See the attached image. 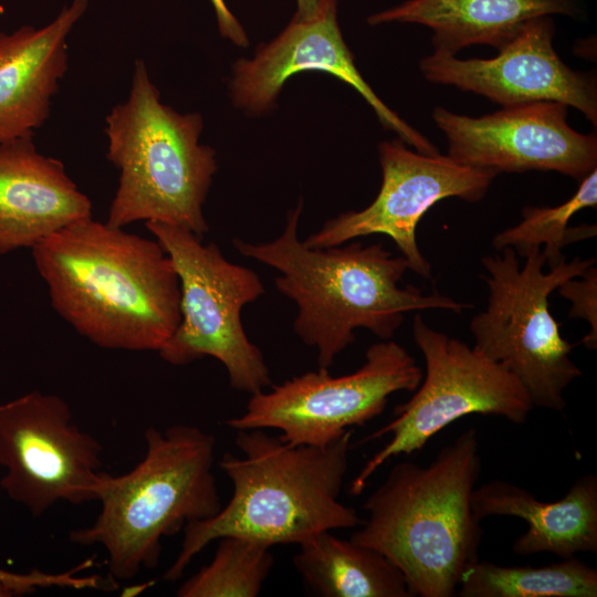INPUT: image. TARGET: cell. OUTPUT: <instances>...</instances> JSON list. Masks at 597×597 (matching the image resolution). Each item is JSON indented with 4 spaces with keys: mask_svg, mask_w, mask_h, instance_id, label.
Returning <instances> with one entry per match:
<instances>
[{
    "mask_svg": "<svg viewBox=\"0 0 597 597\" xmlns=\"http://www.w3.org/2000/svg\"><path fill=\"white\" fill-rule=\"evenodd\" d=\"M54 311L102 348L159 352L180 322V287L157 240L92 217L32 249Z\"/></svg>",
    "mask_w": 597,
    "mask_h": 597,
    "instance_id": "6da1fadb",
    "label": "cell"
},
{
    "mask_svg": "<svg viewBox=\"0 0 597 597\" xmlns=\"http://www.w3.org/2000/svg\"><path fill=\"white\" fill-rule=\"evenodd\" d=\"M303 202L287 212L283 232L274 240L250 243L233 239L243 256L275 269V286L297 306L293 329L317 349V364L328 368L365 328L380 341L391 339L405 314L423 310L461 313L470 304L413 285L399 286L409 270L381 242H360L313 249L298 238Z\"/></svg>",
    "mask_w": 597,
    "mask_h": 597,
    "instance_id": "7a4b0ae2",
    "label": "cell"
},
{
    "mask_svg": "<svg viewBox=\"0 0 597 597\" xmlns=\"http://www.w3.org/2000/svg\"><path fill=\"white\" fill-rule=\"evenodd\" d=\"M352 430L332 443L291 444L263 429L237 430L242 457L224 453L220 469L233 492L213 516L184 527L180 551L163 575L178 580L208 544L235 535L276 544H300L310 536L362 523L338 501L348 467Z\"/></svg>",
    "mask_w": 597,
    "mask_h": 597,
    "instance_id": "3957f363",
    "label": "cell"
},
{
    "mask_svg": "<svg viewBox=\"0 0 597 597\" xmlns=\"http://www.w3.org/2000/svg\"><path fill=\"white\" fill-rule=\"evenodd\" d=\"M478 432L463 431L426 467L404 461L367 498L350 540L390 559L413 596H454L476 561L481 521L471 499L481 473Z\"/></svg>",
    "mask_w": 597,
    "mask_h": 597,
    "instance_id": "277c9868",
    "label": "cell"
},
{
    "mask_svg": "<svg viewBox=\"0 0 597 597\" xmlns=\"http://www.w3.org/2000/svg\"><path fill=\"white\" fill-rule=\"evenodd\" d=\"M145 454L127 473L102 472L95 494L101 511L90 526L72 530L69 541L101 545L111 577L134 578L157 567L161 540L222 507L213 474L214 437L177 423L145 431Z\"/></svg>",
    "mask_w": 597,
    "mask_h": 597,
    "instance_id": "5b68a950",
    "label": "cell"
},
{
    "mask_svg": "<svg viewBox=\"0 0 597 597\" xmlns=\"http://www.w3.org/2000/svg\"><path fill=\"white\" fill-rule=\"evenodd\" d=\"M202 127L200 114L161 102L146 63L136 60L127 98L105 118L106 157L119 172L105 222H161L203 238V203L217 163L214 150L199 142Z\"/></svg>",
    "mask_w": 597,
    "mask_h": 597,
    "instance_id": "8992f818",
    "label": "cell"
},
{
    "mask_svg": "<svg viewBox=\"0 0 597 597\" xmlns=\"http://www.w3.org/2000/svg\"><path fill=\"white\" fill-rule=\"evenodd\" d=\"M481 260L489 296L484 311L470 322L473 347L504 366L527 391L533 406L552 410L566 407L564 390L580 368L570 358L574 344L561 334L549 310V295L565 281L582 276L596 260L562 259L546 265L542 249L532 248L521 266L512 248Z\"/></svg>",
    "mask_w": 597,
    "mask_h": 597,
    "instance_id": "52a82bcc",
    "label": "cell"
},
{
    "mask_svg": "<svg viewBox=\"0 0 597 597\" xmlns=\"http://www.w3.org/2000/svg\"><path fill=\"white\" fill-rule=\"evenodd\" d=\"M145 224L169 255L180 287V322L159 356L176 366L211 356L224 366L233 389L251 395L271 386L264 357L241 322L242 308L264 294L259 275L188 229Z\"/></svg>",
    "mask_w": 597,
    "mask_h": 597,
    "instance_id": "ba28073f",
    "label": "cell"
},
{
    "mask_svg": "<svg viewBox=\"0 0 597 597\" xmlns=\"http://www.w3.org/2000/svg\"><path fill=\"white\" fill-rule=\"evenodd\" d=\"M412 336L425 358V376L413 396L395 407L394 419L362 441L390 436L352 481L354 496L363 493L370 476L388 460L421 450L457 419L479 413L523 425L534 408L523 385L504 366L433 329L420 314L413 316Z\"/></svg>",
    "mask_w": 597,
    "mask_h": 597,
    "instance_id": "9c48e42d",
    "label": "cell"
},
{
    "mask_svg": "<svg viewBox=\"0 0 597 597\" xmlns=\"http://www.w3.org/2000/svg\"><path fill=\"white\" fill-rule=\"evenodd\" d=\"M422 376L405 347L380 341L368 347L354 373L333 377L328 368L320 367L251 395L245 411L227 420V426L277 429L291 444L324 447L380 415L394 392L415 391Z\"/></svg>",
    "mask_w": 597,
    "mask_h": 597,
    "instance_id": "30bf717a",
    "label": "cell"
},
{
    "mask_svg": "<svg viewBox=\"0 0 597 597\" xmlns=\"http://www.w3.org/2000/svg\"><path fill=\"white\" fill-rule=\"evenodd\" d=\"M102 451L60 396L35 390L0 404V486L34 517L95 500Z\"/></svg>",
    "mask_w": 597,
    "mask_h": 597,
    "instance_id": "8fae6325",
    "label": "cell"
},
{
    "mask_svg": "<svg viewBox=\"0 0 597 597\" xmlns=\"http://www.w3.org/2000/svg\"><path fill=\"white\" fill-rule=\"evenodd\" d=\"M383 180L374 201L359 211L333 218L303 240L313 249L344 244L370 234L389 237L409 270L430 280L431 265L417 242V227L437 202L457 197L468 202L484 198L495 175L457 163L448 155L412 151L399 138L378 146Z\"/></svg>",
    "mask_w": 597,
    "mask_h": 597,
    "instance_id": "7c38bea8",
    "label": "cell"
},
{
    "mask_svg": "<svg viewBox=\"0 0 597 597\" xmlns=\"http://www.w3.org/2000/svg\"><path fill=\"white\" fill-rule=\"evenodd\" d=\"M568 106L536 102L471 117L436 107L432 118L459 164L498 176L528 170L556 171L577 180L597 166V138L573 129Z\"/></svg>",
    "mask_w": 597,
    "mask_h": 597,
    "instance_id": "4fadbf2b",
    "label": "cell"
},
{
    "mask_svg": "<svg viewBox=\"0 0 597 597\" xmlns=\"http://www.w3.org/2000/svg\"><path fill=\"white\" fill-rule=\"evenodd\" d=\"M554 23L540 17L524 23L492 59L461 60L433 53L420 62L422 75L434 84L472 92L503 107L559 102L597 124L595 76L572 70L555 52Z\"/></svg>",
    "mask_w": 597,
    "mask_h": 597,
    "instance_id": "5bb4252c",
    "label": "cell"
},
{
    "mask_svg": "<svg viewBox=\"0 0 597 597\" xmlns=\"http://www.w3.org/2000/svg\"><path fill=\"white\" fill-rule=\"evenodd\" d=\"M304 71L328 73L359 93L386 129L395 132L416 151L439 154L438 148L416 128L386 106L357 70L337 21V8L321 18L291 20L271 42L261 44L252 59L233 66L230 95L233 104L252 115L271 109L284 83Z\"/></svg>",
    "mask_w": 597,
    "mask_h": 597,
    "instance_id": "9a60e30c",
    "label": "cell"
},
{
    "mask_svg": "<svg viewBox=\"0 0 597 597\" xmlns=\"http://www.w3.org/2000/svg\"><path fill=\"white\" fill-rule=\"evenodd\" d=\"M90 217V198L60 159L36 149L33 136L0 145V254L32 249Z\"/></svg>",
    "mask_w": 597,
    "mask_h": 597,
    "instance_id": "2e32d148",
    "label": "cell"
},
{
    "mask_svg": "<svg viewBox=\"0 0 597 597\" xmlns=\"http://www.w3.org/2000/svg\"><path fill=\"white\" fill-rule=\"evenodd\" d=\"M87 0H73L46 25L0 32V145L34 136L67 71V38Z\"/></svg>",
    "mask_w": 597,
    "mask_h": 597,
    "instance_id": "e0dca14e",
    "label": "cell"
},
{
    "mask_svg": "<svg viewBox=\"0 0 597 597\" xmlns=\"http://www.w3.org/2000/svg\"><path fill=\"white\" fill-rule=\"evenodd\" d=\"M475 516H515L528 525L512 551L522 556L552 553L561 558L597 552V476L580 475L556 502H542L527 490L493 480L473 490Z\"/></svg>",
    "mask_w": 597,
    "mask_h": 597,
    "instance_id": "ac0fdd59",
    "label": "cell"
},
{
    "mask_svg": "<svg viewBox=\"0 0 597 597\" xmlns=\"http://www.w3.org/2000/svg\"><path fill=\"white\" fill-rule=\"evenodd\" d=\"M577 12L575 0H408L369 15L367 22L425 25L432 31L433 53L455 55L473 44L499 50L532 19Z\"/></svg>",
    "mask_w": 597,
    "mask_h": 597,
    "instance_id": "d6986e66",
    "label": "cell"
},
{
    "mask_svg": "<svg viewBox=\"0 0 597 597\" xmlns=\"http://www.w3.org/2000/svg\"><path fill=\"white\" fill-rule=\"evenodd\" d=\"M293 564L323 597H413L401 570L380 552L324 531L300 544Z\"/></svg>",
    "mask_w": 597,
    "mask_h": 597,
    "instance_id": "ffe728a7",
    "label": "cell"
},
{
    "mask_svg": "<svg viewBox=\"0 0 597 597\" xmlns=\"http://www.w3.org/2000/svg\"><path fill=\"white\" fill-rule=\"evenodd\" d=\"M460 597H596L597 570L573 557L544 566L472 564L461 576Z\"/></svg>",
    "mask_w": 597,
    "mask_h": 597,
    "instance_id": "44dd1931",
    "label": "cell"
},
{
    "mask_svg": "<svg viewBox=\"0 0 597 597\" xmlns=\"http://www.w3.org/2000/svg\"><path fill=\"white\" fill-rule=\"evenodd\" d=\"M597 206V169L580 180L576 192L557 207H525L522 220L510 227L492 240V245L500 251L512 248L523 258L532 248H541L546 265L555 266L565 258L562 250L566 245L596 235L595 224L568 227L570 218L585 208Z\"/></svg>",
    "mask_w": 597,
    "mask_h": 597,
    "instance_id": "7402d4cb",
    "label": "cell"
},
{
    "mask_svg": "<svg viewBox=\"0 0 597 597\" xmlns=\"http://www.w3.org/2000/svg\"><path fill=\"white\" fill-rule=\"evenodd\" d=\"M210 563L185 580L178 597H256L274 557L270 545L235 535L220 537Z\"/></svg>",
    "mask_w": 597,
    "mask_h": 597,
    "instance_id": "603a6c76",
    "label": "cell"
},
{
    "mask_svg": "<svg viewBox=\"0 0 597 597\" xmlns=\"http://www.w3.org/2000/svg\"><path fill=\"white\" fill-rule=\"evenodd\" d=\"M93 565V559H86L80 565L63 573H45L33 569L29 573H12L0 568V579L12 586L18 595L32 594L39 588L60 587L72 589H103L105 580L97 575H78Z\"/></svg>",
    "mask_w": 597,
    "mask_h": 597,
    "instance_id": "cb8c5ba5",
    "label": "cell"
},
{
    "mask_svg": "<svg viewBox=\"0 0 597 597\" xmlns=\"http://www.w3.org/2000/svg\"><path fill=\"white\" fill-rule=\"evenodd\" d=\"M559 294L572 302L570 318L585 320L589 332L582 339V344L589 349L597 347V269L590 266L586 273L578 277L565 281L557 289Z\"/></svg>",
    "mask_w": 597,
    "mask_h": 597,
    "instance_id": "d4e9b609",
    "label": "cell"
},
{
    "mask_svg": "<svg viewBox=\"0 0 597 597\" xmlns=\"http://www.w3.org/2000/svg\"><path fill=\"white\" fill-rule=\"evenodd\" d=\"M220 34L238 46H248L249 39L239 20L228 8L224 0H210Z\"/></svg>",
    "mask_w": 597,
    "mask_h": 597,
    "instance_id": "484cf974",
    "label": "cell"
},
{
    "mask_svg": "<svg viewBox=\"0 0 597 597\" xmlns=\"http://www.w3.org/2000/svg\"><path fill=\"white\" fill-rule=\"evenodd\" d=\"M296 12L292 18L295 21H313L328 11L337 8L336 0H296Z\"/></svg>",
    "mask_w": 597,
    "mask_h": 597,
    "instance_id": "4316f807",
    "label": "cell"
},
{
    "mask_svg": "<svg viewBox=\"0 0 597 597\" xmlns=\"http://www.w3.org/2000/svg\"><path fill=\"white\" fill-rule=\"evenodd\" d=\"M154 584L155 582L150 580V582L140 583L137 585H130V586L125 587L121 595L125 597L137 596L144 593L145 590H147Z\"/></svg>",
    "mask_w": 597,
    "mask_h": 597,
    "instance_id": "83f0119b",
    "label": "cell"
},
{
    "mask_svg": "<svg viewBox=\"0 0 597 597\" xmlns=\"http://www.w3.org/2000/svg\"><path fill=\"white\" fill-rule=\"evenodd\" d=\"M18 596L15 589L10 586L8 583L0 579V597H12Z\"/></svg>",
    "mask_w": 597,
    "mask_h": 597,
    "instance_id": "f1b7e54d",
    "label": "cell"
}]
</instances>
